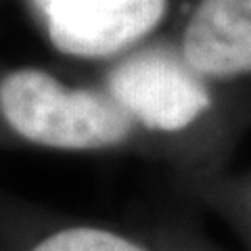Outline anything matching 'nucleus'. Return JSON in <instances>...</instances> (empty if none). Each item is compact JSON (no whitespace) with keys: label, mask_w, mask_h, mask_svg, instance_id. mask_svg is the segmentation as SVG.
Here are the masks:
<instances>
[{"label":"nucleus","mask_w":251,"mask_h":251,"mask_svg":"<svg viewBox=\"0 0 251 251\" xmlns=\"http://www.w3.org/2000/svg\"><path fill=\"white\" fill-rule=\"evenodd\" d=\"M0 113L23 140L57 151H117L143 136L103 86H69L38 67L0 80Z\"/></svg>","instance_id":"nucleus-1"},{"label":"nucleus","mask_w":251,"mask_h":251,"mask_svg":"<svg viewBox=\"0 0 251 251\" xmlns=\"http://www.w3.org/2000/svg\"><path fill=\"white\" fill-rule=\"evenodd\" d=\"M103 88L140 134L153 138L184 136L218 107L214 84L182 59L178 44L145 42L113 59Z\"/></svg>","instance_id":"nucleus-2"},{"label":"nucleus","mask_w":251,"mask_h":251,"mask_svg":"<svg viewBox=\"0 0 251 251\" xmlns=\"http://www.w3.org/2000/svg\"><path fill=\"white\" fill-rule=\"evenodd\" d=\"M50 44L67 57L113 61L145 44L170 0H29Z\"/></svg>","instance_id":"nucleus-3"},{"label":"nucleus","mask_w":251,"mask_h":251,"mask_svg":"<svg viewBox=\"0 0 251 251\" xmlns=\"http://www.w3.org/2000/svg\"><path fill=\"white\" fill-rule=\"evenodd\" d=\"M178 50L214 86L251 77V0H199Z\"/></svg>","instance_id":"nucleus-4"},{"label":"nucleus","mask_w":251,"mask_h":251,"mask_svg":"<svg viewBox=\"0 0 251 251\" xmlns=\"http://www.w3.org/2000/svg\"><path fill=\"white\" fill-rule=\"evenodd\" d=\"M25 251H149L134 239L100 226H65L57 228L25 249Z\"/></svg>","instance_id":"nucleus-5"}]
</instances>
